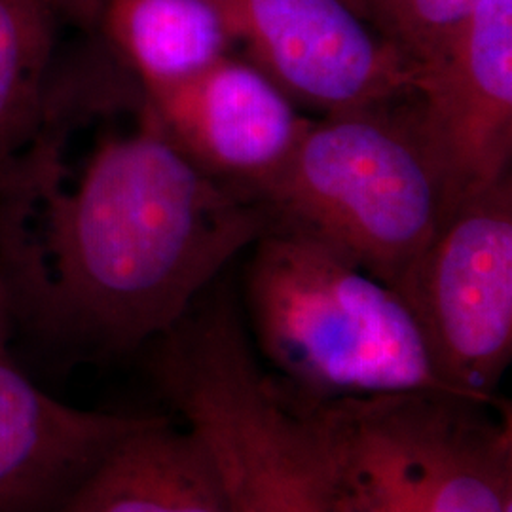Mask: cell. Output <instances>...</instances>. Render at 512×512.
<instances>
[{
    "instance_id": "cell-1",
    "label": "cell",
    "mask_w": 512,
    "mask_h": 512,
    "mask_svg": "<svg viewBox=\"0 0 512 512\" xmlns=\"http://www.w3.org/2000/svg\"><path fill=\"white\" fill-rule=\"evenodd\" d=\"M272 222L192 164L147 103L80 164L40 118L0 177V277L33 329L126 353L171 329Z\"/></svg>"
},
{
    "instance_id": "cell-2",
    "label": "cell",
    "mask_w": 512,
    "mask_h": 512,
    "mask_svg": "<svg viewBox=\"0 0 512 512\" xmlns=\"http://www.w3.org/2000/svg\"><path fill=\"white\" fill-rule=\"evenodd\" d=\"M245 308L256 355L300 397L452 393L403 296L291 222L274 219L253 245Z\"/></svg>"
},
{
    "instance_id": "cell-3",
    "label": "cell",
    "mask_w": 512,
    "mask_h": 512,
    "mask_svg": "<svg viewBox=\"0 0 512 512\" xmlns=\"http://www.w3.org/2000/svg\"><path fill=\"white\" fill-rule=\"evenodd\" d=\"M255 200L395 291L444 219L412 95L310 120Z\"/></svg>"
},
{
    "instance_id": "cell-4",
    "label": "cell",
    "mask_w": 512,
    "mask_h": 512,
    "mask_svg": "<svg viewBox=\"0 0 512 512\" xmlns=\"http://www.w3.org/2000/svg\"><path fill=\"white\" fill-rule=\"evenodd\" d=\"M302 401L334 512H512L505 401L452 393Z\"/></svg>"
},
{
    "instance_id": "cell-5",
    "label": "cell",
    "mask_w": 512,
    "mask_h": 512,
    "mask_svg": "<svg viewBox=\"0 0 512 512\" xmlns=\"http://www.w3.org/2000/svg\"><path fill=\"white\" fill-rule=\"evenodd\" d=\"M397 293L420 323L444 385L497 403L512 359V177L440 224Z\"/></svg>"
},
{
    "instance_id": "cell-6",
    "label": "cell",
    "mask_w": 512,
    "mask_h": 512,
    "mask_svg": "<svg viewBox=\"0 0 512 512\" xmlns=\"http://www.w3.org/2000/svg\"><path fill=\"white\" fill-rule=\"evenodd\" d=\"M236 50L323 114L403 99L416 71L349 0H209Z\"/></svg>"
},
{
    "instance_id": "cell-7",
    "label": "cell",
    "mask_w": 512,
    "mask_h": 512,
    "mask_svg": "<svg viewBox=\"0 0 512 512\" xmlns=\"http://www.w3.org/2000/svg\"><path fill=\"white\" fill-rule=\"evenodd\" d=\"M444 219L511 175L512 0H478L412 93ZM442 219V222H444Z\"/></svg>"
},
{
    "instance_id": "cell-8",
    "label": "cell",
    "mask_w": 512,
    "mask_h": 512,
    "mask_svg": "<svg viewBox=\"0 0 512 512\" xmlns=\"http://www.w3.org/2000/svg\"><path fill=\"white\" fill-rule=\"evenodd\" d=\"M145 103L192 164L251 200L274 179L310 124L289 93L238 54L145 92Z\"/></svg>"
},
{
    "instance_id": "cell-9",
    "label": "cell",
    "mask_w": 512,
    "mask_h": 512,
    "mask_svg": "<svg viewBox=\"0 0 512 512\" xmlns=\"http://www.w3.org/2000/svg\"><path fill=\"white\" fill-rule=\"evenodd\" d=\"M145 418L57 401L0 355V512H59L95 461Z\"/></svg>"
},
{
    "instance_id": "cell-10",
    "label": "cell",
    "mask_w": 512,
    "mask_h": 512,
    "mask_svg": "<svg viewBox=\"0 0 512 512\" xmlns=\"http://www.w3.org/2000/svg\"><path fill=\"white\" fill-rule=\"evenodd\" d=\"M59 512H234V507L202 437L158 414L116 440Z\"/></svg>"
},
{
    "instance_id": "cell-11",
    "label": "cell",
    "mask_w": 512,
    "mask_h": 512,
    "mask_svg": "<svg viewBox=\"0 0 512 512\" xmlns=\"http://www.w3.org/2000/svg\"><path fill=\"white\" fill-rule=\"evenodd\" d=\"M93 35L152 92L238 54L209 0H103Z\"/></svg>"
},
{
    "instance_id": "cell-12",
    "label": "cell",
    "mask_w": 512,
    "mask_h": 512,
    "mask_svg": "<svg viewBox=\"0 0 512 512\" xmlns=\"http://www.w3.org/2000/svg\"><path fill=\"white\" fill-rule=\"evenodd\" d=\"M103 0H0V177L31 141L61 54V31H95Z\"/></svg>"
},
{
    "instance_id": "cell-13",
    "label": "cell",
    "mask_w": 512,
    "mask_h": 512,
    "mask_svg": "<svg viewBox=\"0 0 512 512\" xmlns=\"http://www.w3.org/2000/svg\"><path fill=\"white\" fill-rule=\"evenodd\" d=\"M416 74L437 61L478 0H349Z\"/></svg>"
},
{
    "instance_id": "cell-14",
    "label": "cell",
    "mask_w": 512,
    "mask_h": 512,
    "mask_svg": "<svg viewBox=\"0 0 512 512\" xmlns=\"http://www.w3.org/2000/svg\"><path fill=\"white\" fill-rule=\"evenodd\" d=\"M12 313V304L8 298V291L4 287V281L0 277V355H4V332H6V323H8V315Z\"/></svg>"
}]
</instances>
